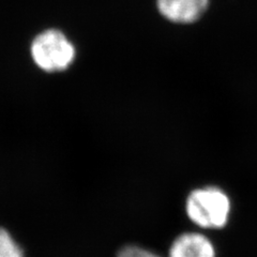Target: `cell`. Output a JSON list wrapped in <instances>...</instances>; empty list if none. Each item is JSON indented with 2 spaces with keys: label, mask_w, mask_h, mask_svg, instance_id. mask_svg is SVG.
<instances>
[{
  "label": "cell",
  "mask_w": 257,
  "mask_h": 257,
  "mask_svg": "<svg viewBox=\"0 0 257 257\" xmlns=\"http://www.w3.org/2000/svg\"><path fill=\"white\" fill-rule=\"evenodd\" d=\"M189 219L206 229H221L227 224L231 203L228 195L219 188L206 187L192 191L187 198Z\"/></svg>",
  "instance_id": "6da1fadb"
},
{
  "label": "cell",
  "mask_w": 257,
  "mask_h": 257,
  "mask_svg": "<svg viewBox=\"0 0 257 257\" xmlns=\"http://www.w3.org/2000/svg\"><path fill=\"white\" fill-rule=\"evenodd\" d=\"M209 0H157L161 15L176 24H191L202 18Z\"/></svg>",
  "instance_id": "3957f363"
},
{
  "label": "cell",
  "mask_w": 257,
  "mask_h": 257,
  "mask_svg": "<svg viewBox=\"0 0 257 257\" xmlns=\"http://www.w3.org/2000/svg\"><path fill=\"white\" fill-rule=\"evenodd\" d=\"M34 62L41 70L55 73L67 70L76 57V48L58 29H47L39 34L30 46Z\"/></svg>",
  "instance_id": "7a4b0ae2"
},
{
  "label": "cell",
  "mask_w": 257,
  "mask_h": 257,
  "mask_svg": "<svg viewBox=\"0 0 257 257\" xmlns=\"http://www.w3.org/2000/svg\"><path fill=\"white\" fill-rule=\"evenodd\" d=\"M0 257H24L22 248L4 228H0Z\"/></svg>",
  "instance_id": "5b68a950"
},
{
  "label": "cell",
  "mask_w": 257,
  "mask_h": 257,
  "mask_svg": "<svg viewBox=\"0 0 257 257\" xmlns=\"http://www.w3.org/2000/svg\"><path fill=\"white\" fill-rule=\"evenodd\" d=\"M168 257H215V250L206 236L186 232L175 239Z\"/></svg>",
  "instance_id": "277c9868"
},
{
  "label": "cell",
  "mask_w": 257,
  "mask_h": 257,
  "mask_svg": "<svg viewBox=\"0 0 257 257\" xmlns=\"http://www.w3.org/2000/svg\"><path fill=\"white\" fill-rule=\"evenodd\" d=\"M117 257H161L146 248L136 245H127L119 251Z\"/></svg>",
  "instance_id": "8992f818"
}]
</instances>
